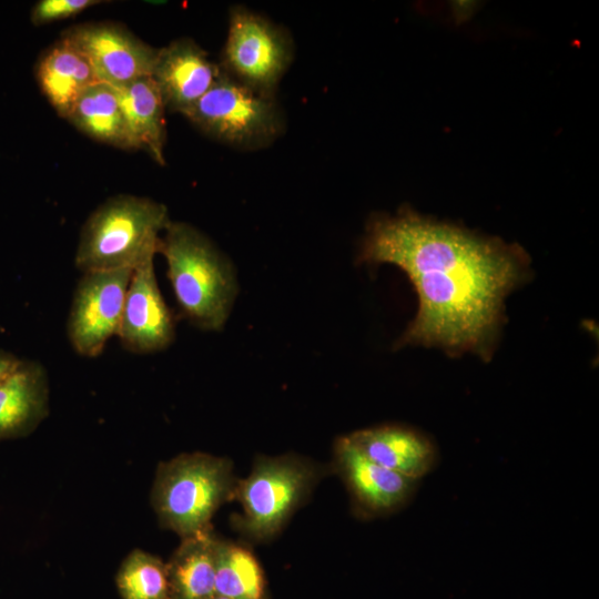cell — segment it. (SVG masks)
Instances as JSON below:
<instances>
[{"label":"cell","instance_id":"7","mask_svg":"<svg viewBox=\"0 0 599 599\" xmlns=\"http://www.w3.org/2000/svg\"><path fill=\"white\" fill-rule=\"evenodd\" d=\"M293 55L286 30L244 7L231 9L220 63L227 75L256 92L275 95Z\"/></svg>","mask_w":599,"mask_h":599},{"label":"cell","instance_id":"1","mask_svg":"<svg viewBox=\"0 0 599 599\" xmlns=\"http://www.w3.org/2000/svg\"><path fill=\"white\" fill-rule=\"evenodd\" d=\"M359 261L398 266L417 292V314L398 347L438 346L485 358L500 326L504 300L529 272L520 246L410 207L369 220Z\"/></svg>","mask_w":599,"mask_h":599},{"label":"cell","instance_id":"9","mask_svg":"<svg viewBox=\"0 0 599 599\" xmlns=\"http://www.w3.org/2000/svg\"><path fill=\"white\" fill-rule=\"evenodd\" d=\"M62 38L90 62L100 82L113 88L151 77L158 49L112 22L85 23L68 29Z\"/></svg>","mask_w":599,"mask_h":599},{"label":"cell","instance_id":"13","mask_svg":"<svg viewBox=\"0 0 599 599\" xmlns=\"http://www.w3.org/2000/svg\"><path fill=\"white\" fill-rule=\"evenodd\" d=\"M346 437L372 461L416 481L427 475L436 461L433 443L405 426L370 427Z\"/></svg>","mask_w":599,"mask_h":599},{"label":"cell","instance_id":"2","mask_svg":"<svg viewBox=\"0 0 599 599\" xmlns=\"http://www.w3.org/2000/svg\"><path fill=\"white\" fill-rule=\"evenodd\" d=\"M159 254L182 315L204 331H221L233 308L238 287L230 260L201 231L170 221Z\"/></svg>","mask_w":599,"mask_h":599},{"label":"cell","instance_id":"14","mask_svg":"<svg viewBox=\"0 0 599 599\" xmlns=\"http://www.w3.org/2000/svg\"><path fill=\"white\" fill-rule=\"evenodd\" d=\"M49 413V382L44 367L20 361L0 383V439L31 433Z\"/></svg>","mask_w":599,"mask_h":599},{"label":"cell","instance_id":"21","mask_svg":"<svg viewBox=\"0 0 599 599\" xmlns=\"http://www.w3.org/2000/svg\"><path fill=\"white\" fill-rule=\"evenodd\" d=\"M101 3L100 0H40L31 10V22L35 26L74 17Z\"/></svg>","mask_w":599,"mask_h":599},{"label":"cell","instance_id":"19","mask_svg":"<svg viewBox=\"0 0 599 599\" xmlns=\"http://www.w3.org/2000/svg\"><path fill=\"white\" fill-rule=\"evenodd\" d=\"M215 593L230 599H266L260 564L245 548L215 539Z\"/></svg>","mask_w":599,"mask_h":599},{"label":"cell","instance_id":"6","mask_svg":"<svg viewBox=\"0 0 599 599\" xmlns=\"http://www.w3.org/2000/svg\"><path fill=\"white\" fill-rule=\"evenodd\" d=\"M315 468L297 457H262L251 474L237 481L235 496L242 504L240 528L256 539L273 537L308 495Z\"/></svg>","mask_w":599,"mask_h":599},{"label":"cell","instance_id":"20","mask_svg":"<svg viewBox=\"0 0 599 599\" xmlns=\"http://www.w3.org/2000/svg\"><path fill=\"white\" fill-rule=\"evenodd\" d=\"M122 599H167L166 564L158 557L133 550L122 562L116 575Z\"/></svg>","mask_w":599,"mask_h":599},{"label":"cell","instance_id":"4","mask_svg":"<svg viewBox=\"0 0 599 599\" xmlns=\"http://www.w3.org/2000/svg\"><path fill=\"white\" fill-rule=\"evenodd\" d=\"M237 480L226 458L181 454L158 467L152 504L160 522L184 538L211 531V519L235 496Z\"/></svg>","mask_w":599,"mask_h":599},{"label":"cell","instance_id":"12","mask_svg":"<svg viewBox=\"0 0 599 599\" xmlns=\"http://www.w3.org/2000/svg\"><path fill=\"white\" fill-rule=\"evenodd\" d=\"M335 460L353 499L365 514L393 512L413 494L416 480L372 461L346 436L335 444Z\"/></svg>","mask_w":599,"mask_h":599},{"label":"cell","instance_id":"22","mask_svg":"<svg viewBox=\"0 0 599 599\" xmlns=\"http://www.w3.org/2000/svg\"><path fill=\"white\" fill-rule=\"evenodd\" d=\"M20 361L13 354L0 351V383L17 368Z\"/></svg>","mask_w":599,"mask_h":599},{"label":"cell","instance_id":"10","mask_svg":"<svg viewBox=\"0 0 599 599\" xmlns=\"http://www.w3.org/2000/svg\"><path fill=\"white\" fill-rule=\"evenodd\" d=\"M116 336L135 354L165 349L175 337V323L154 272V258L133 270Z\"/></svg>","mask_w":599,"mask_h":599},{"label":"cell","instance_id":"8","mask_svg":"<svg viewBox=\"0 0 599 599\" xmlns=\"http://www.w3.org/2000/svg\"><path fill=\"white\" fill-rule=\"evenodd\" d=\"M132 273L130 268L82 273L67 322V335L77 354L95 357L118 334Z\"/></svg>","mask_w":599,"mask_h":599},{"label":"cell","instance_id":"17","mask_svg":"<svg viewBox=\"0 0 599 599\" xmlns=\"http://www.w3.org/2000/svg\"><path fill=\"white\" fill-rule=\"evenodd\" d=\"M215 539L211 531L182 539L166 564L167 599H210L215 593Z\"/></svg>","mask_w":599,"mask_h":599},{"label":"cell","instance_id":"18","mask_svg":"<svg viewBox=\"0 0 599 599\" xmlns=\"http://www.w3.org/2000/svg\"><path fill=\"white\" fill-rule=\"evenodd\" d=\"M67 120L99 142L136 150L120 106L115 89L99 82L77 101Z\"/></svg>","mask_w":599,"mask_h":599},{"label":"cell","instance_id":"5","mask_svg":"<svg viewBox=\"0 0 599 599\" xmlns=\"http://www.w3.org/2000/svg\"><path fill=\"white\" fill-rule=\"evenodd\" d=\"M185 118L210 138L242 150L266 148L285 129L275 95L256 92L223 70Z\"/></svg>","mask_w":599,"mask_h":599},{"label":"cell","instance_id":"11","mask_svg":"<svg viewBox=\"0 0 599 599\" xmlns=\"http://www.w3.org/2000/svg\"><path fill=\"white\" fill-rule=\"evenodd\" d=\"M222 69L192 39L173 40L158 49L151 78L165 108L184 116L213 87Z\"/></svg>","mask_w":599,"mask_h":599},{"label":"cell","instance_id":"16","mask_svg":"<svg viewBox=\"0 0 599 599\" xmlns=\"http://www.w3.org/2000/svg\"><path fill=\"white\" fill-rule=\"evenodd\" d=\"M114 89L136 150L164 165L165 104L158 85L151 77H143Z\"/></svg>","mask_w":599,"mask_h":599},{"label":"cell","instance_id":"23","mask_svg":"<svg viewBox=\"0 0 599 599\" xmlns=\"http://www.w3.org/2000/svg\"><path fill=\"white\" fill-rule=\"evenodd\" d=\"M210 599H230V598L214 593Z\"/></svg>","mask_w":599,"mask_h":599},{"label":"cell","instance_id":"3","mask_svg":"<svg viewBox=\"0 0 599 599\" xmlns=\"http://www.w3.org/2000/svg\"><path fill=\"white\" fill-rule=\"evenodd\" d=\"M170 221L166 206L152 199L110 197L83 224L74 264L82 273L134 270L159 253Z\"/></svg>","mask_w":599,"mask_h":599},{"label":"cell","instance_id":"15","mask_svg":"<svg viewBox=\"0 0 599 599\" xmlns=\"http://www.w3.org/2000/svg\"><path fill=\"white\" fill-rule=\"evenodd\" d=\"M35 77L41 92L64 119L79 98L100 82L89 60L64 38L40 57Z\"/></svg>","mask_w":599,"mask_h":599}]
</instances>
